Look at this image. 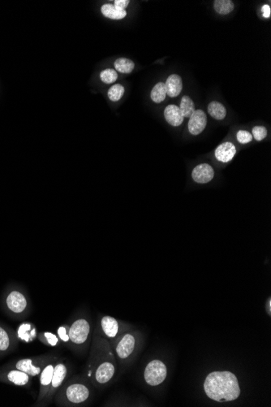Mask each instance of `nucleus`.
Listing matches in <instances>:
<instances>
[{"label":"nucleus","instance_id":"obj_15","mask_svg":"<svg viewBox=\"0 0 271 407\" xmlns=\"http://www.w3.org/2000/svg\"><path fill=\"white\" fill-rule=\"evenodd\" d=\"M45 365H44V366H43V365H35L34 364L33 360L30 359V358H25V359H21L16 362V367L20 371H24L25 373L28 374L29 376H39L41 374L43 367Z\"/></svg>","mask_w":271,"mask_h":407},{"label":"nucleus","instance_id":"obj_10","mask_svg":"<svg viewBox=\"0 0 271 407\" xmlns=\"http://www.w3.org/2000/svg\"><path fill=\"white\" fill-rule=\"evenodd\" d=\"M207 125V116L202 110H195L194 112L189 117L188 128L190 134L199 135L204 131Z\"/></svg>","mask_w":271,"mask_h":407},{"label":"nucleus","instance_id":"obj_2","mask_svg":"<svg viewBox=\"0 0 271 407\" xmlns=\"http://www.w3.org/2000/svg\"><path fill=\"white\" fill-rule=\"evenodd\" d=\"M206 396L218 403L235 401L241 394L240 384L235 374L230 371H213L204 382Z\"/></svg>","mask_w":271,"mask_h":407},{"label":"nucleus","instance_id":"obj_32","mask_svg":"<svg viewBox=\"0 0 271 407\" xmlns=\"http://www.w3.org/2000/svg\"><path fill=\"white\" fill-rule=\"evenodd\" d=\"M129 0H115V7H117L118 9L125 10L129 4Z\"/></svg>","mask_w":271,"mask_h":407},{"label":"nucleus","instance_id":"obj_4","mask_svg":"<svg viewBox=\"0 0 271 407\" xmlns=\"http://www.w3.org/2000/svg\"><path fill=\"white\" fill-rule=\"evenodd\" d=\"M136 346L137 337L136 333L125 332L114 341V354L120 361H125L134 355Z\"/></svg>","mask_w":271,"mask_h":407},{"label":"nucleus","instance_id":"obj_34","mask_svg":"<svg viewBox=\"0 0 271 407\" xmlns=\"http://www.w3.org/2000/svg\"><path fill=\"white\" fill-rule=\"evenodd\" d=\"M267 304H268V305H267V311H268V314H269V315H271V298H269V299H268V302H267Z\"/></svg>","mask_w":271,"mask_h":407},{"label":"nucleus","instance_id":"obj_23","mask_svg":"<svg viewBox=\"0 0 271 407\" xmlns=\"http://www.w3.org/2000/svg\"><path fill=\"white\" fill-rule=\"evenodd\" d=\"M215 11L221 15H227L234 9V2L230 0H216L214 3Z\"/></svg>","mask_w":271,"mask_h":407},{"label":"nucleus","instance_id":"obj_1","mask_svg":"<svg viewBox=\"0 0 271 407\" xmlns=\"http://www.w3.org/2000/svg\"><path fill=\"white\" fill-rule=\"evenodd\" d=\"M89 376L96 386L111 382L116 372V363L111 346L100 335H95L93 350L89 361Z\"/></svg>","mask_w":271,"mask_h":407},{"label":"nucleus","instance_id":"obj_17","mask_svg":"<svg viewBox=\"0 0 271 407\" xmlns=\"http://www.w3.org/2000/svg\"><path fill=\"white\" fill-rule=\"evenodd\" d=\"M101 11L104 16L111 20H121L127 16V11L125 10L118 9L117 7H115V5L111 3L103 5Z\"/></svg>","mask_w":271,"mask_h":407},{"label":"nucleus","instance_id":"obj_18","mask_svg":"<svg viewBox=\"0 0 271 407\" xmlns=\"http://www.w3.org/2000/svg\"><path fill=\"white\" fill-rule=\"evenodd\" d=\"M7 380L13 383L14 385L24 386L30 381V376L20 370H13L7 374Z\"/></svg>","mask_w":271,"mask_h":407},{"label":"nucleus","instance_id":"obj_26","mask_svg":"<svg viewBox=\"0 0 271 407\" xmlns=\"http://www.w3.org/2000/svg\"><path fill=\"white\" fill-rule=\"evenodd\" d=\"M41 340L46 346H56L59 343V338L56 335L49 332L43 333L42 334Z\"/></svg>","mask_w":271,"mask_h":407},{"label":"nucleus","instance_id":"obj_8","mask_svg":"<svg viewBox=\"0 0 271 407\" xmlns=\"http://www.w3.org/2000/svg\"><path fill=\"white\" fill-rule=\"evenodd\" d=\"M125 328V327H124ZM120 322L113 317L105 315L100 320V329L105 339H117L118 337L125 333L126 328H124Z\"/></svg>","mask_w":271,"mask_h":407},{"label":"nucleus","instance_id":"obj_7","mask_svg":"<svg viewBox=\"0 0 271 407\" xmlns=\"http://www.w3.org/2000/svg\"><path fill=\"white\" fill-rule=\"evenodd\" d=\"M68 366L64 361L57 360L54 365V372H53L52 380L50 384V389L48 391L47 396L45 398V405H48L54 399V395L60 389V387L65 382L66 378L68 376Z\"/></svg>","mask_w":271,"mask_h":407},{"label":"nucleus","instance_id":"obj_25","mask_svg":"<svg viewBox=\"0 0 271 407\" xmlns=\"http://www.w3.org/2000/svg\"><path fill=\"white\" fill-rule=\"evenodd\" d=\"M100 78L102 80V82H104V83H114L117 80L118 74L116 71L114 70L112 68H106L100 73Z\"/></svg>","mask_w":271,"mask_h":407},{"label":"nucleus","instance_id":"obj_19","mask_svg":"<svg viewBox=\"0 0 271 407\" xmlns=\"http://www.w3.org/2000/svg\"><path fill=\"white\" fill-rule=\"evenodd\" d=\"M208 113L215 120H222L226 117V110L220 102L213 101L208 105Z\"/></svg>","mask_w":271,"mask_h":407},{"label":"nucleus","instance_id":"obj_11","mask_svg":"<svg viewBox=\"0 0 271 407\" xmlns=\"http://www.w3.org/2000/svg\"><path fill=\"white\" fill-rule=\"evenodd\" d=\"M215 177V171L208 163H201L192 170V177L195 182L206 184L212 181Z\"/></svg>","mask_w":271,"mask_h":407},{"label":"nucleus","instance_id":"obj_22","mask_svg":"<svg viewBox=\"0 0 271 407\" xmlns=\"http://www.w3.org/2000/svg\"><path fill=\"white\" fill-rule=\"evenodd\" d=\"M135 67L134 62L131 59L126 58H120L115 62V68L118 72L122 73H130L133 72Z\"/></svg>","mask_w":271,"mask_h":407},{"label":"nucleus","instance_id":"obj_16","mask_svg":"<svg viewBox=\"0 0 271 407\" xmlns=\"http://www.w3.org/2000/svg\"><path fill=\"white\" fill-rule=\"evenodd\" d=\"M167 95L169 97L176 98L181 94L183 89V82L181 77L177 74H172L167 78L165 83Z\"/></svg>","mask_w":271,"mask_h":407},{"label":"nucleus","instance_id":"obj_28","mask_svg":"<svg viewBox=\"0 0 271 407\" xmlns=\"http://www.w3.org/2000/svg\"><path fill=\"white\" fill-rule=\"evenodd\" d=\"M253 134L254 139L262 141L267 138V129L264 126H255L253 129Z\"/></svg>","mask_w":271,"mask_h":407},{"label":"nucleus","instance_id":"obj_20","mask_svg":"<svg viewBox=\"0 0 271 407\" xmlns=\"http://www.w3.org/2000/svg\"><path fill=\"white\" fill-rule=\"evenodd\" d=\"M166 95H167V90H166L165 83L158 82L152 90L150 97L154 102L160 103L165 100Z\"/></svg>","mask_w":271,"mask_h":407},{"label":"nucleus","instance_id":"obj_14","mask_svg":"<svg viewBox=\"0 0 271 407\" xmlns=\"http://www.w3.org/2000/svg\"><path fill=\"white\" fill-rule=\"evenodd\" d=\"M164 117L167 122L174 127H178L183 123V115L181 113V109L176 105H169L164 110Z\"/></svg>","mask_w":271,"mask_h":407},{"label":"nucleus","instance_id":"obj_31","mask_svg":"<svg viewBox=\"0 0 271 407\" xmlns=\"http://www.w3.org/2000/svg\"><path fill=\"white\" fill-rule=\"evenodd\" d=\"M58 335H59V339L61 340L62 342H65V343L69 342L68 328L67 326L59 327V329H58Z\"/></svg>","mask_w":271,"mask_h":407},{"label":"nucleus","instance_id":"obj_27","mask_svg":"<svg viewBox=\"0 0 271 407\" xmlns=\"http://www.w3.org/2000/svg\"><path fill=\"white\" fill-rule=\"evenodd\" d=\"M10 340L7 332L0 328V351H7L9 347Z\"/></svg>","mask_w":271,"mask_h":407},{"label":"nucleus","instance_id":"obj_9","mask_svg":"<svg viewBox=\"0 0 271 407\" xmlns=\"http://www.w3.org/2000/svg\"><path fill=\"white\" fill-rule=\"evenodd\" d=\"M56 361L55 358L50 360V362L43 367V371L40 374V391H39V403H39L40 405H45V398L50 389L54 365Z\"/></svg>","mask_w":271,"mask_h":407},{"label":"nucleus","instance_id":"obj_6","mask_svg":"<svg viewBox=\"0 0 271 407\" xmlns=\"http://www.w3.org/2000/svg\"><path fill=\"white\" fill-rule=\"evenodd\" d=\"M167 376V366L161 360H152L145 366L144 380L149 386L155 387L160 385L165 381Z\"/></svg>","mask_w":271,"mask_h":407},{"label":"nucleus","instance_id":"obj_30","mask_svg":"<svg viewBox=\"0 0 271 407\" xmlns=\"http://www.w3.org/2000/svg\"><path fill=\"white\" fill-rule=\"evenodd\" d=\"M31 326L30 324H24L20 327L18 331L19 337H21V339L25 340L28 342L29 340L31 339L30 334H28V331L30 330Z\"/></svg>","mask_w":271,"mask_h":407},{"label":"nucleus","instance_id":"obj_13","mask_svg":"<svg viewBox=\"0 0 271 407\" xmlns=\"http://www.w3.org/2000/svg\"><path fill=\"white\" fill-rule=\"evenodd\" d=\"M236 154V148L230 142L222 143L215 150V157L222 163H228Z\"/></svg>","mask_w":271,"mask_h":407},{"label":"nucleus","instance_id":"obj_21","mask_svg":"<svg viewBox=\"0 0 271 407\" xmlns=\"http://www.w3.org/2000/svg\"><path fill=\"white\" fill-rule=\"evenodd\" d=\"M181 113L184 118H189L195 111L194 102L191 98L188 96H183L181 100V105H180Z\"/></svg>","mask_w":271,"mask_h":407},{"label":"nucleus","instance_id":"obj_33","mask_svg":"<svg viewBox=\"0 0 271 407\" xmlns=\"http://www.w3.org/2000/svg\"><path fill=\"white\" fill-rule=\"evenodd\" d=\"M262 11L265 18H269L270 16H271V10L269 5H264V6L262 7Z\"/></svg>","mask_w":271,"mask_h":407},{"label":"nucleus","instance_id":"obj_3","mask_svg":"<svg viewBox=\"0 0 271 407\" xmlns=\"http://www.w3.org/2000/svg\"><path fill=\"white\" fill-rule=\"evenodd\" d=\"M90 395L88 383L80 377H75L63 384L54 398L59 407H76L85 404Z\"/></svg>","mask_w":271,"mask_h":407},{"label":"nucleus","instance_id":"obj_24","mask_svg":"<svg viewBox=\"0 0 271 407\" xmlns=\"http://www.w3.org/2000/svg\"><path fill=\"white\" fill-rule=\"evenodd\" d=\"M124 94H125V87L120 84H116L109 89L108 97L111 101L117 102L123 97Z\"/></svg>","mask_w":271,"mask_h":407},{"label":"nucleus","instance_id":"obj_12","mask_svg":"<svg viewBox=\"0 0 271 407\" xmlns=\"http://www.w3.org/2000/svg\"><path fill=\"white\" fill-rule=\"evenodd\" d=\"M7 305L12 312L19 314L25 310L27 306V301L22 294L13 291L7 297Z\"/></svg>","mask_w":271,"mask_h":407},{"label":"nucleus","instance_id":"obj_29","mask_svg":"<svg viewBox=\"0 0 271 407\" xmlns=\"http://www.w3.org/2000/svg\"><path fill=\"white\" fill-rule=\"evenodd\" d=\"M236 138H237L238 142L241 144H247L253 141V135L249 132L245 131V130H240L238 132Z\"/></svg>","mask_w":271,"mask_h":407},{"label":"nucleus","instance_id":"obj_5","mask_svg":"<svg viewBox=\"0 0 271 407\" xmlns=\"http://www.w3.org/2000/svg\"><path fill=\"white\" fill-rule=\"evenodd\" d=\"M90 332V324L86 318L76 319L68 328L69 342L76 347H82L88 342Z\"/></svg>","mask_w":271,"mask_h":407}]
</instances>
